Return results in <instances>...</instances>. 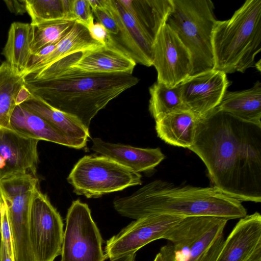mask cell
Wrapping results in <instances>:
<instances>
[{
	"instance_id": "52a82bcc",
	"label": "cell",
	"mask_w": 261,
	"mask_h": 261,
	"mask_svg": "<svg viewBox=\"0 0 261 261\" xmlns=\"http://www.w3.org/2000/svg\"><path fill=\"white\" fill-rule=\"evenodd\" d=\"M142 176L103 155H85L70 172L68 182L77 195L98 198L142 184Z\"/></svg>"
},
{
	"instance_id": "f546056e",
	"label": "cell",
	"mask_w": 261,
	"mask_h": 261,
	"mask_svg": "<svg viewBox=\"0 0 261 261\" xmlns=\"http://www.w3.org/2000/svg\"><path fill=\"white\" fill-rule=\"evenodd\" d=\"M87 29L91 37L102 45H106L111 38L106 28L98 22H94Z\"/></svg>"
},
{
	"instance_id": "ac0fdd59",
	"label": "cell",
	"mask_w": 261,
	"mask_h": 261,
	"mask_svg": "<svg viewBox=\"0 0 261 261\" xmlns=\"http://www.w3.org/2000/svg\"><path fill=\"white\" fill-rule=\"evenodd\" d=\"M12 128L34 138L76 149L84 147L87 141L70 138L44 119L21 105L15 108L10 119Z\"/></svg>"
},
{
	"instance_id": "d4e9b609",
	"label": "cell",
	"mask_w": 261,
	"mask_h": 261,
	"mask_svg": "<svg viewBox=\"0 0 261 261\" xmlns=\"http://www.w3.org/2000/svg\"><path fill=\"white\" fill-rule=\"evenodd\" d=\"M149 91V111L155 120L171 112L188 110L182 100L179 84L169 87L156 82Z\"/></svg>"
},
{
	"instance_id": "7c38bea8",
	"label": "cell",
	"mask_w": 261,
	"mask_h": 261,
	"mask_svg": "<svg viewBox=\"0 0 261 261\" xmlns=\"http://www.w3.org/2000/svg\"><path fill=\"white\" fill-rule=\"evenodd\" d=\"M107 9L116 21L118 39L123 49L134 61L147 67L152 66L153 46L158 33L134 17L118 0H107Z\"/></svg>"
},
{
	"instance_id": "ffe728a7",
	"label": "cell",
	"mask_w": 261,
	"mask_h": 261,
	"mask_svg": "<svg viewBox=\"0 0 261 261\" xmlns=\"http://www.w3.org/2000/svg\"><path fill=\"white\" fill-rule=\"evenodd\" d=\"M21 105L70 138L87 141L90 137L89 129L77 118L53 107L37 96L31 94Z\"/></svg>"
},
{
	"instance_id": "4dcf8cb0",
	"label": "cell",
	"mask_w": 261,
	"mask_h": 261,
	"mask_svg": "<svg viewBox=\"0 0 261 261\" xmlns=\"http://www.w3.org/2000/svg\"><path fill=\"white\" fill-rule=\"evenodd\" d=\"M9 10L15 15H22L27 12L26 0H4Z\"/></svg>"
},
{
	"instance_id": "277c9868",
	"label": "cell",
	"mask_w": 261,
	"mask_h": 261,
	"mask_svg": "<svg viewBox=\"0 0 261 261\" xmlns=\"http://www.w3.org/2000/svg\"><path fill=\"white\" fill-rule=\"evenodd\" d=\"M214 70L244 73L261 50V0H247L230 18L216 21L212 36Z\"/></svg>"
},
{
	"instance_id": "4316f807",
	"label": "cell",
	"mask_w": 261,
	"mask_h": 261,
	"mask_svg": "<svg viewBox=\"0 0 261 261\" xmlns=\"http://www.w3.org/2000/svg\"><path fill=\"white\" fill-rule=\"evenodd\" d=\"M26 8L32 25L66 19L62 0H26Z\"/></svg>"
},
{
	"instance_id": "2e32d148",
	"label": "cell",
	"mask_w": 261,
	"mask_h": 261,
	"mask_svg": "<svg viewBox=\"0 0 261 261\" xmlns=\"http://www.w3.org/2000/svg\"><path fill=\"white\" fill-rule=\"evenodd\" d=\"M63 58L69 67L89 73H133L136 65L134 60L115 44L112 37L105 45Z\"/></svg>"
},
{
	"instance_id": "f1b7e54d",
	"label": "cell",
	"mask_w": 261,
	"mask_h": 261,
	"mask_svg": "<svg viewBox=\"0 0 261 261\" xmlns=\"http://www.w3.org/2000/svg\"><path fill=\"white\" fill-rule=\"evenodd\" d=\"M92 12L99 21L98 22L106 28L109 34L115 36L118 34L117 24L107 9V2L105 7L95 9Z\"/></svg>"
},
{
	"instance_id": "7402d4cb",
	"label": "cell",
	"mask_w": 261,
	"mask_h": 261,
	"mask_svg": "<svg viewBox=\"0 0 261 261\" xmlns=\"http://www.w3.org/2000/svg\"><path fill=\"white\" fill-rule=\"evenodd\" d=\"M32 35L31 24L14 22L10 25L2 54L6 62L17 74H22L27 68L32 55Z\"/></svg>"
},
{
	"instance_id": "4fadbf2b",
	"label": "cell",
	"mask_w": 261,
	"mask_h": 261,
	"mask_svg": "<svg viewBox=\"0 0 261 261\" xmlns=\"http://www.w3.org/2000/svg\"><path fill=\"white\" fill-rule=\"evenodd\" d=\"M179 85L184 103L198 119L218 106L229 81L226 74L213 69L189 76Z\"/></svg>"
},
{
	"instance_id": "d6a6232c",
	"label": "cell",
	"mask_w": 261,
	"mask_h": 261,
	"mask_svg": "<svg viewBox=\"0 0 261 261\" xmlns=\"http://www.w3.org/2000/svg\"><path fill=\"white\" fill-rule=\"evenodd\" d=\"M136 253L126 255L111 261H135Z\"/></svg>"
},
{
	"instance_id": "5b68a950",
	"label": "cell",
	"mask_w": 261,
	"mask_h": 261,
	"mask_svg": "<svg viewBox=\"0 0 261 261\" xmlns=\"http://www.w3.org/2000/svg\"><path fill=\"white\" fill-rule=\"evenodd\" d=\"M173 7L166 23L177 34L192 58L191 75L214 69L212 46L217 21L211 0H172Z\"/></svg>"
},
{
	"instance_id": "ba28073f",
	"label": "cell",
	"mask_w": 261,
	"mask_h": 261,
	"mask_svg": "<svg viewBox=\"0 0 261 261\" xmlns=\"http://www.w3.org/2000/svg\"><path fill=\"white\" fill-rule=\"evenodd\" d=\"M102 239L88 205L72 202L66 217L61 261H104Z\"/></svg>"
},
{
	"instance_id": "1f68e13d",
	"label": "cell",
	"mask_w": 261,
	"mask_h": 261,
	"mask_svg": "<svg viewBox=\"0 0 261 261\" xmlns=\"http://www.w3.org/2000/svg\"><path fill=\"white\" fill-rule=\"evenodd\" d=\"M0 261H14L9 254L6 245L3 241L0 246Z\"/></svg>"
},
{
	"instance_id": "5bb4252c",
	"label": "cell",
	"mask_w": 261,
	"mask_h": 261,
	"mask_svg": "<svg viewBox=\"0 0 261 261\" xmlns=\"http://www.w3.org/2000/svg\"><path fill=\"white\" fill-rule=\"evenodd\" d=\"M39 141L13 129L0 128V178L19 172L36 176Z\"/></svg>"
},
{
	"instance_id": "9a60e30c",
	"label": "cell",
	"mask_w": 261,
	"mask_h": 261,
	"mask_svg": "<svg viewBox=\"0 0 261 261\" xmlns=\"http://www.w3.org/2000/svg\"><path fill=\"white\" fill-rule=\"evenodd\" d=\"M215 261H261V215L240 218L224 240Z\"/></svg>"
},
{
	"instance_id": "cb8c5ba5",
	"label": "cell",
	"mask_w": 261,
	"mask_h": 261,
	"mask_svg": "<svg viewBox=\"0 0 261 261\" xmlns=\"http://www.w3.org/2000/svg\"><path fill=\"white\" fill-rule=\"evenodd\" d=\"M25 78L14 72L6 62L0 65V128L13 129L10 119Z\"/></svg>"
},
{
	"instance_id": "d6986e66",
	"label": "cell",
	"mask_w": 261,
	"mask_h": 261,
	"mask_svg": "<svg viewBox=\"0 0 261 261\" xmlns=\"http://www.w3.org/2000/svg\"><path fill=\"white\" fill-rule=\"evenodd\" d=\"M197 119L189 110L167 114L155 120L158 136L170 145L189 148L193 143Z\"/></svg>"
},
{
	"instance_id": "6da1fadb",
	"label": "cell",
	"mask_w": 261,
	"mask_h": 261,
	"mask_svg": "<svg viewBox=\"0 0 261 261\" xmlns=\"http://www.w3.org/2000/svg\"><path fill=\"white\" fill-rule=\"evenodd\" d=\"M188 149L205 164L213 187L241 202H261V126L217 107L197 119Z\"/></svg>"
},
{
	"instance_id": "44dd1931",
	"label": "cell",
	"mask_w": 261,
	"mask_h": 261,
	"mask_svg": "<svg viewBox=\"0 0 261 261\" xmlns=\"http://www.w3.org/2000/svg\"><path fill=\"white\" fill-rule=\"evenodd\" d=\"M217 108L244 121L261 126V83L250 88L226 91Z\"/></svg>"
},
{
	"instance_id": "30bf717a",
	"label": "cell",
	"mask_w": 261,
	"mask_h": 261,
	"mask_svg": "<svg viewBox=\"0 0 261 261\" xmlns=\"http://www.w3.org/2000/svg\"><path fill=\"white\" fill-rule=\"evenodd\" d=\"M186 217L151 214L133 221L106 242L105 256L110 261L135 253L143 246L164 235Z\"/></svg>"
},
{
	"instance_id": "9c48e42d",
	"label": "cell",
	"mask_w": 261,
	"mask_h": 261,
	"mask_svg": "<svg viewBox=\"0 0 261 261\" xmlns=\"http://www.w3.org/2000/svg\"><path fill=\"white\" fill-rule=\"evenodd\" d=\"M29 226L34 261H54L61 255L63 222L59 213L39 187L31 201Z\"/></svg>"
},
{
	"instance_id": "8fae6325",
	"label": "cell",
	"mask_w": 261,
	"mask_h": 261,
	"mask_svg": "<svg viewBox=\"0 0 261 261\" xmlns=\"http://www.w3.org/2000/svg\"><path fill=\"white\" fill-rule=\"evenodd\" d=\"M158 82L174 87L191 75V54L177 34L167 24L160 30L153 46V64Z\"/></svg>"
},
{
	"instance_id": "e0dca14e",
	"label": "cell",
	"mask_w": 261,
	"mask_h": 261,
	"mask_svg": "<svg viewBox=\"0 0 261 261\" xmlns=\"http://www.w3.org/2000/svg\"><path fill=\"white\" fill-rule=\"evenodd\" d=\"M91 149L137 173L153 169L165 159L160 148L136 147L107 142L99 138L92 139Z\"/></svg>"
},
{
	"instance_id": "7a4b0ae2",
	"label": "cell",
	"mask_w": 261,
	"mask_h": 261,
	"mask_svg": "<svg viewBox=\"0 0 261 261\" xmlns=\"http://www.w3.org/2000/svg\"><path fill=\"white\" fill-rule=\"evenodd\" d=\"M139 81L133 73L83 72L69 67L62 58L25 77L24 86L31 94L74 116L89 129L100 110Z\"/></svg>"
},
{
	"instance_id": "8992f818",
	"label": "cell",
	"mask_w": 261,
	"mask_h": 261,
	"mask_svg": "<svg viewBox=\"0 0 261 261\" xmlns=\"http://www.w3.org/2000/svg\"><path fill=\"white\" fill-rule=\"evenodd\" d=\"M228 220L214 217H187L171 228L161 247L164 261H215L221 249Z\"/></svg>"
},
{
	"instance_id": "83f0119b",
	"label": "cell",
	"mask_w": 261,
	"mask_h": 261,
	"mask_svg": "<svg viewBox=\"0 0 261 261\" xmlns=\"http://www.w3.org/2000/svg\"><path fill=\"white\" fill-rule=\"evenodd\" d=\"M72 14L75 21L87 29L94 23V18L88 0H72Z\"/></svg>"
},
{
	"instance_id": "603a6c76",
	"label": "cell",
	"mask_w": 261,
	"mask_h": 261,
	"mask_svg": "<svg viewBox=\"0 0 261 261\" xmlns=\"http://www.w3.org/2000/svg\"><path fill=\"white\" fill-rule=\"evenodd\" d=\"M102 46L91 37L85 27L75 21L68 33L57 43L53 51L35 66L27 76L38 72L69 54L92 50Z\"/></svg>"
},
{
	"instance_id": "836d02e7",
	"label": "cell",
	"mask_w": 261,
	"mask_h": 261,
	"mask_svg": "<svg viewBox=\"0 0 261 261\" xmlns=\"http://www.w3.org/2000/svg\"><path fill=\"white\" fill-rule=\"evenodd\" d=\"M153 261H164V259L160 252L156 255Z\"/></svg>"
},
{
	"instance_id": "484cf974",
	"label": "cell",
	"mask_w": 261,
	"mask_h": 261,
	"mask_svg": "<svg viewBox=\"0 0 261 261\" xmlns=\"http://www.w3.org/2000/svg\"><path fill=\"white\" fill-rule=\"evenodd\" d=\"M75 21L60 19L32 25V55L43 47L55 44L62 39L70 30Z\"/></svg>"
},
{
	"instance_id": "e575fe53",
	"label": "cell",
	"mask_w": 261,
	"mask_h": 261,
	"mask_svg": "<svg viewBox=\"0 0 261 261\" xmlns=\"http://www.w3.org/2000/svg\"><path fill=\"white\" fill-rule=\"evenodd\" d=\"M2 243V234H1V223H0V246Z\"/></svg>"
},
{
	"instance_id": "3957f363",
	"label": "cell",
	"mask_w": 261,
	"mask_h": 261,
	"mask_svg": "<svg viewBox=\"0 0 261 261\" xmlns=\"http://www.w3.org/2000/svg\"><path fill=\"white\" fill-rule=\"evenodd\" d=\"M113 205L121 216L135 220L159 214L228 220L247 215L241 201L214 187L176 186L162 180L149 182L129 196L116 197Z\"/></svg>"
}]
</instances>
